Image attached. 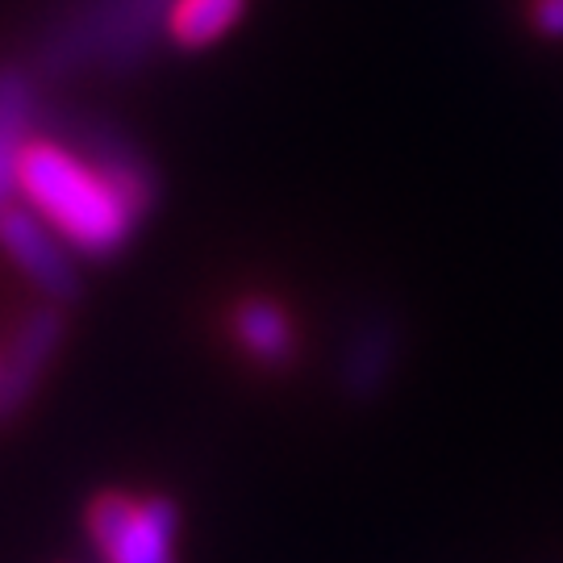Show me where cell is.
I'll use <instances>...</instances> for the list:
<instances>
[{
  "label": "cell",
  "instance_id": "cell-4",
  "mask_svg": "<svg viewBox=\"0 0 563 563\" xmlns=\"http://www.w3.org/2000/svg\"><path fill=\"white\" fill-rule=\"evenodd\" d=\"M51 139L67 142L76 155L92 163L104 180L118 188L125 205L139 213V222H146L159 205V176L146 163L134 142L121 134L113 121L97 118V113H59L51 118Z\"/></svg>",
  "mask_w": 563,
  "mask_h": 563
},
{
  "label": "cell",
  "instance_id": "cell-1",
  "mask_svg": "<svg viewBox=\"0 0 563 563\" xmlns=\"http://www.w3.org/2000/svg\"><path fill=\"white\" fill-rule=\"evenodd\" d=\"M18 201L30 205L80 260H113L142 225L118 188L51 134H34L21 151Z\"/></svg>",
  "mask_w": 563,
  "mask_h": 563
},
{
  "label": "cell",
  "instance_id": "cell-9",
  "mask_svg": "<svg viewBox=\"0 0 563 563\" xmlns=\"http://www.w3.org/2000/svg\"><path fill=\"white\" fill-rule=\"evenodd\" d=\"M230 339L239 342L246 360L267 372H284L297 360V322L288 318L284 305L267 297H246L230 309Z\"/></svg>",
  "mask_w": 563,
  "mask_h": 563
},
{
  "label": "cell",
  "instance_id": "cell-3",
  "mask_svg": "<svg viewBox=\"0 0 563 563\" xmlns=\"http://www.w3.org/2000/svg\"><path fill=\"white\" fill-rule=\"evenodd\" d=\"M84 526L101 563H180V505L163 493L130 497L104 488L84 509Z\"/></svg>",
  "mask_w": 563,
  "mask_h": 563
},
{
  "label": "cell",
  "instance_id": "cell-2",
  "mask_svg": "<svg viewBox=\"0 0 563 563\" xmlns=\"http://www.w3.org/2000/svg\"><path fill=\"white\" fill-rule=\"evenodd\" d=\"M172 0H76L34 46V67L46 80L80 71L125 76L151 59L159 34H167Z\"/></svg>",
  "mask_w": 563,
  "mask_h": 563
},
{
  "label": "cell",
  "instance_id": "cell-8",
  "mask_svg": "<svg viewBox=\"0 0 563 563\" xmlns=\"http://www.w3.org/2000/svg\"><path fill=\"white\" fill-rule=\"evenodd\" d=\"M38 118L42 113L34 76L21 67H0V209L18 201L21 151L34 139Z\"/></svg>",
  "mask_w": 563,
  "mask_h": 563
},
{
  "label": "cell",
  "instance_id": "cell-11",
  "mask_svg": "<svg viewBox=\"0 0 563 563\" xmlns=\"http://www.w3.org/2000/svg\"><path fill=\"white\" fill-rule=\"evenodd\" d=\"M530 21H534V30L543 38H563V0H534Z\"/></svg>",
  "mask_w": 563,
  "mask_h": 563
},
{
  "label": "cell",
  "instance_id": "cell-6",
  "mask_svg": "<svg viewBox=\"0 0 563 563\" xmlns=\"http://www.w3.org/2000/svg\"><path fill=\"white\" fill-rule=\"evenodd\" d=\"M401 363V322L393 309L367 305L360 309L339 339L334 384L351 405H372L388 393Z\"/></svg>",
  "mask_w": 563,
  "mask_h": 563
},
{
  "label": "cell",
  "instance_id": "cell-7",
  "mask_svg": "<svg viewBox=\"0 0 563 563\" xmlns=\"http://www.w3.org/2000/svg\"><path fill=\"white\" fill-rule=\"evenodd\" d=\"M63 305L38 301L21 313L13 339L0 351V426L18 422L25 405L34 401L38 384L46 380L51 363L63 346Z\"/></svg>",
  "mask_w": 563,
  "mask_h": 563
},
{
  "label": "cell",
  "instance_id": "cell-5",
  "mask_svg": "<svg viewBox=\"0 0 563 563\" xmlns=\"http://www.w3.org/2000/svg\"><path fill=\"white\" fill-rule=\"evenodd\" d=\"M0 251L38 288L42 301L71 305L84 292L80 255L30 205L13 201L9 209H0Z\"/></svg>",
  "mask_w": 563,
  "mask_h": 563
},
{
  "label": "cell",
  "instance_id": "cell-10",
  "mask_svg": "<svg viewBox=\"0 0 563 563\" xmlns=\"http://www.w3.org/2000/svg\"><path fill=\"white\" fill-rule=\"evenodd\" d=\"M246 13V0H172L167 38L180 51H205L222 42Z\"/></svg>",
  "mask_w": 563,
  "mask_h": 563
}]
</instances>
